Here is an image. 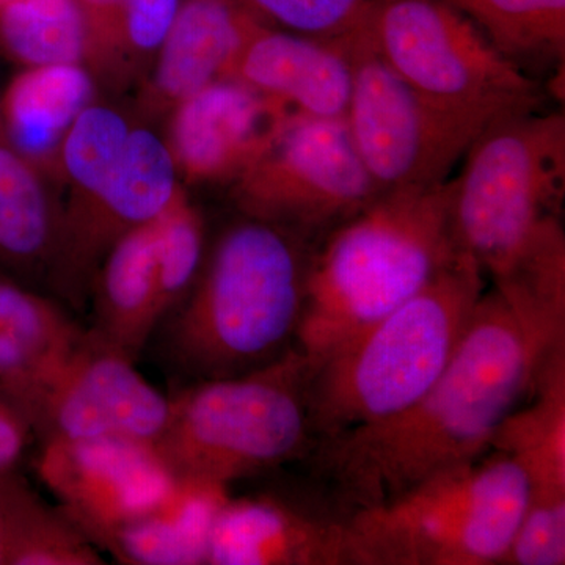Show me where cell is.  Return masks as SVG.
I'll return each instance as SVG.
<instances>
[{"label": "cell", "mask_w": 565, "mask_h": 565, "mask_svg": "<svg viewBox=\"0 0 565 565\" xmlns=\"http://www.w3.org/2000/svg\"><path fill=\"white\" fill-rule=\"evenodd\" d=\"M546 353L489 289L426 393L384 422L318 441L307 459L344 515L397 497L489 452L498 426L533 392Z\"/></svg>", "instance_id": "obj_1"}, {"label": "cell", "mask_w": 565, "mask_h": 565, "mask_svg": "<svg viewBox=\"0 0 565 565\" xmlns=\"http://www.w3.org/2000/svg\"><path fill=\"white\" fill-rule=\"evenodd\" d=\"M457 244L527 318L565 316L563 111L498 118L449 181Z\"/></svg>", "instance_id": "obj_2"}, {"label": "cell", "mask_w": 565, "mask_h": 565, "mask_svg": "<svg viewBox=\"0 0 565 565\" xmlns=\"http://www.w3.org/2000/svg\"><path fill=\"white\" fill-rule=\"evenodd\" d=\"M463 255L449 181L384 192L315 245L296 348L321 359L407 302Z\"/></svg>", "instance_id": "obj_3"}, {"label": "cell", "mask_w": 565, "mask_h": 565, "mask_svg": "<svg viewBox=\"0 0 565 565\" xmlns=\"http://www.w3.org/2000/svg\"><path fill=\"white\" fill-rule=\"evenodd\" d=\"M313 248L248 215L230 225L169 315L173 362L207 381L252 373L296 348Z\"/></svg>", "instance_id": "obj_4"}, {"label": "cell", "mask_w": 565, "mask_h": 565, "mask_svg": "<svg viewBox=\"0 0 565 565\" xmlns=\"http://www.w3.org/2000/svg\"><path fill=\"white\" fill-rule=\"evenodd\" d=\"M486 275L468 255L396 310L310 362L307 403L315 445L399 414L451 362Z\"/></svg>", "instance_id": "obj_5"}, {"label": "cell", "mask_w": 565, "mask_h": 565, "mask_svg": "<svg viewBox=\"0 0 565 565\" xmlns=\"http://www.w3.org/2000/svg\"><path fill=\"white\" fill-rule=\"evenodd\" d=\"M308 374L310 362L294 348L252 373L193 382L170 397L159 456L177 478L225 486L307 459Z\"/></svg>", "instance_id": "obj_6"}, {"label": "cell", "mask_w": 565, "mask_h": 565, "mask_svg": "<svg viewBox=\"0 0 565 565\" xmlns=\"http://www.w3.org/2000/svg\"><path fill=\"white\" fill-rule=\"evenodd\" d=\"M527 497L519 465L490 449L345 514L353 565H500Z\"/></svg>", "instance_id": "obj_7"}, {"label": "cell", "mask_w": 565, "mask_h": 565, "mask_svg": "<svg viewBox=\"0 0 565 565\" xmlns=\"http://www.w3.org/2000/svg\"><path fill=\"white\" fill-rule=\"evenodd\" d=\"M338 43L352 71L345 125L381 193L444 184L487 126L503 118L426 98L379 57L362 31Z\"/></svg>", "instance_id": "obj_8"}, {"label": "cell", "mask_w": 565, "mask_h": 565, "mask_svg": "<svg viewBox=\"0 0 565 565\" xmlns=\"http://www.w3.org/2000/svg\"><path fill=\"white\" fill-rule=\"evenodd\" d=\"M362 32L401 79L435 103L498 117L537 109L533 77L445 0H379Z\"/></svg>", "instance_id": "obj_9"}, {"label": "cell", "mask_w": 565, "mask_h": 565, "mask_svg": "<svg viewBox=\"0 0 565 565\" xmlns=\"http://www.w3.org/2000/svg\"><path fill=\"white\" fill-rule=\"evenodd\" d=\"M381 195L344 118L292 114L267 150L234 181L233 196L259 218L318 244Z\"/></svg>", "instance_id": "obj_10"}, {"label": "cell", "mask_w": 565, "mask_h": 565, "mask_svg": "<svg viewBox=\"0 0 565 565\" xmlns=\"http://www.w3.org/2000/svg\"><path fill=\"white\" fill-rule=\"evenodd\" d=\"M169 143L150 129H131L125 151L99 195L62 214L47 273L52 288L82 310L111 245L137 226L161 217L181 192Z\"/></svg>", "instance_id": "obj_11"}, {"label": "cell", "mask_w": 565, "mask_h": 565, "mask_svg": "<svg viewBox=\"0 0 565 565\" xmlns=\"http://www.w3.org/2000/svg\"><path fill=\"white\" fill-rule=\"evenodd\" d=\"M134 364L84 332L29 416L33 435L41 444L122 437L154 445L169 419L170 397Z\"/></svg>", "instance_id": "obj_12"}, {"label": "cell", "mask_w": 565, "mask_h": 565, "mask_svg": "<svg viewBox=\"0 0 565 565\" xmlns=\"http://www.w3.org/2000/svg\"><path fill=\"white\" fill-rule=\"evenodd\" d=\"M36 471L95 545L158 504L177 481L154 445L122 437L44 441Z\"/></svg>", "instance_id": "obj_13"}, {"label": "cell", "mask_w": 565, "mask_h": 565, "mask_svg": "<svg viewBox=\"0 0 565 565\" xmlns=\"http://www.w3.org/2000/svg\"><path fill=\"white\" fill-rule=\"evenodd\" d=\"M292 114L244 82L223 77L174 106L169 147L189 181H236Z\"/></svg>", "instance_id": "obj_14"}, {"label": "cell", "mask_w": 565, "mask_h": 565, "mask_svg": "<svg viewBox=\"0 0 565 565\" xmlns=\"http://www.w3.org/2000/svg\"><path fill=\"white\" fill-rule=\"evenodd\" d=\"M206 565H353L348 522L343 512L278 494L230 497Z\"/></svg>", "instance_id": "obj_15"}, {"label": "cell", "mask_w": 565, "mask_h": 565, "mask_svg": "<svg viewBox=\"0 0 565 565\" xmlns=\"http://www.w3.org/2000/svg\"><path fill=\"white\" fill-rule=\"evenodd\" d=\"M228 77L307 117L344 118L351 98V63L338 41L277 31L264 22L245 40Z\"/></svg>", "instance_id": "obj_16"}, {"label": "cell", "mask_w": 565, "mask_h": 565, "mask_svg": "<svg viewBox=\"0 0 565 565\" xmlns=\"http://www.w3.org/2000/svg\"><path fill=\"white\" fill-rule=\"evenodd\" d=\"M82 334L61 305L0 275V396L28 423Z\"/></svg>", "instance_id": "obj_17"}, {"label": "cell", "mask_w": 565, "mask_h": 565, "mask_svg": "<svg viewBox=\"0 0 565 565\" xmlns=\"http://www.w3.org/2000/svg\"><path fill=\"white\" fill-rule=\"evenodd\" d=\"M259 22L239 0H182L156 54L150 90L154 104L177 106L212 82L228 77L241 47Z\"/></svg>", "instance_id": "obj_18"}, {"label": "cell", "mask_w": 565, "mask_h": 565, "mask_svg": "<svg viewBox=\"0 0 565 565\" xmlns=\"http://www.w3.org/2000/svg\"><path fill=\"white\" fill-rule=\"evenodd\" d=\"M230 497V486L221 482L177 478L158 504L107 531L96 546L121 564H206L212 531Z\"/></svg>", "instance_id": "obj_19"}, {"label": "cell", "mask_w": 565, "mask_h": 565, "mask_svg": "<svg viewBox=\"0 0 565 565\" xmlns=\"http://www.w3.org/2000/svg\"><path fill=\"white\" fill-rule=\"evenodd\" d=\"M156 221L137 226L111 245L90 292L95 310L90 333L134 363L162 322Z\"/></svg>", "instance_id": "obj_20"}, {"label": "cell", "mask_w": 565, "mask_h": 565, "mask_svg": "<svg viewBox=\"0 0 565 565\" xmlns=\"http://www.w3.org/2000/svg\"><path fill=\"white\" fill-rule=\"evenodd\" d=\"M490 449L519 465L531 498H565V344L546 353L533 392L501 422Z\"/></svg>", "instance_id": "obj_21"}, {"label": "cell", "mask_w": 565, "mask_h": 565, "mask_svg": "<svg viewBox=\"0 0 565 565\" xmlns=\"http://www.w3.org/2000/svg\"><path fill=\"white\" fill-rule=\"evenodd\" d=\"M95 95L79 63L25 68L0 98V126L11 147L41 170L57 156L63 137Z\"/></svg>", "instance_id": "obj_22"}, {"label": "cell", "mask_w": 565, "mask_h": 565, "mask_svg": "<svg viewBox=\"0 0 565 565\" xmlns=\"http://www.w3.org/2000/svg\"><path fill=\"white\" fill-rule=\"evenodd\" d=\"M61 222L62 206L41 170L11 147L0 126V275H47Z\"/></svg>", "instance_id": "obj_23"}, {"label": "cell", "mask_w": 565, "mask_h": 565, "mask_svg": "<svg viewBox=\"0 0 565 565\" xmlns=\"http://www.w3.org/2000/svg\"><path fill=\"white\" fill-rule=\"evenodd\" d=\"M523 71L563 66L565 0H445ZM530 76V74H527ZM531 77V76H530Z\"/></svg>", "instance_id": "obj_24"}, {"label": "cell", "mask_w": 565, "mask_h": 565, "mask_svg": "<svg viewBox=\"0 0 565 565\" xmlns=\"http://www.w3.org/2000/svg\"><path fill=\"white\" fill-rule=\"evenodd\" d=\"M90 46L82 0H11L0 7V50L25 68L79 63Z\"/></svg>", "instance_id": "obj_25"}, {"label": "cell", "mask_w": 565, "mask_h": 565, "mask_svg": "<svg viewBox=\"0 0 565 565\" xmlns=\"http://www.w3.org/2000/svg\"><path fill=\"white\" fill-rule=\"evenodd\" d=\"M129 132L128 121L109 106L92 103L77 115L57 154L71 191L62 214L99 195L120 162Z\"/></svg>", "instance_id": "obj_26"}, {"label": "cell", "mask_w": 565, "mask_h": 565, "mask_svg": "<svg viewBox=\"0 0 565 565\" xmlns=\"http://www.w3.org/2000/svg\"><path fill=\"white\" fill-rule=\"evenodd\" d=\"M156 223L159 311L163 322L199 278L206 258V233L202 214L182 191Z\"/></svg>", "instance_id": "obj_27"}, {"label": "cell", "mask_w": 565, "mask_h": 565, "mask_svg": "<svg viewBox=\"0 0 565 565\" xmlns=\"http://www.w3.org/2000/svg\"><path fill=\"white\" fill-rule=\"evenodd\" d=\"M182 0H122L102 14H88L90 46L88 54L103 57L126 54L148 57L158 54L169 35Z\"/></svg>", "instance_id": "obj_28"}, {"label": "cell", "mask_w": 565, "mask_h": 565, "mask_svg": "<svg viewBox=\"0 0 565 565\" xmlns=\"http://www.w3.org/2000/svg\"><path fill=\"white\" fill-rule=\"evenodd\" d=\"M267 25L310 39L340 41L362 31L379 0H239Z\"/></svg>", "instance_id": "obj_29"}, {"label": "cell", "mask_w": 565, "mask_h": 565, "mask_svg": "<svg viewBox=\"0 0 565 565\" xmlns=\"http://www.w3.org/2000/svg\"><path fill=\"white\" fill-rule=\"evenodd\" d=\"M98 546L65 512L41 503L11 552L9 565H102Z\"/></svg>", "instance_id": "obj_30"}, {"label": "cell", "mask_w": 565, "mask_h": 565, "mask_svg": "<svg viewBox=\"0 0 565 565\" xmlns=\"http://www.w3.org/2000/svg\"><path fill=\"white\" fill-rule=\"evenodd\" d=\"M565 564V498L527 497L500 565Z\"/></svg>", "instance_id": "obj_31"}, {"label": "cell", "mask_w": 565, "mask_h": 565, "mask_svg": "<svg viewBox=\"0 0 565 565\" xmlns=\"http://www.w3.org/2000/svg\"><path fill=\"white\" fill-rule=\"evenodd\" d=\"M39 494L14 473L0 471V565H9L11 552L36 508Z\"/></svg>", "instance_id": "obj_32"}, {"label": "cell", "mask_w": 565, "mask_h": 565, "mask_svg": "<svg viewBox=\"0 0 565 565\" xmlns=\"http://www.w3.org/2000/svg\"><path fill=\"white\" fill-rule=\"evenodd\" d=\"M32 435L31 424L24 415L0 396V471L13 470Z\"/></svg>", "instance_id": "obj_33"}, {"label": "cell", "mask_w": 565, "mask_h": 565, "mask_svg": "<svg viewBox=\"0 0 565 565\" xmlns=\"http://www.w3.org/2000/svg\"><path fill=\"white\" fill-rule=\"evenodd\" d=\"M122 0H82L88 14H102L120 6Z\"/></svg>", "instance_id": "obj_34"}, {"label": "cell", "mask_w": 565, "mask_h": 565, "mask_svg": "<svg viewBox=\"0 0 565 565\" xmlns=\"http://www.w3.org/2000/svg\"><path fill=\"white\" fill-rule=\"evenodd\" d=\"M11 2V0H0V7L6 6V3Z\"/></svg>", "instance_id": "obj_35"}]
</instances>
